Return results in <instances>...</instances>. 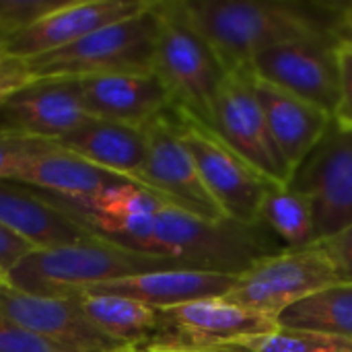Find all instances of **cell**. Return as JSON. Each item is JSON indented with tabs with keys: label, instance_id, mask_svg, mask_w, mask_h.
Here are the masks:
<instances>
[{
	"label": "cell",
	"instance_id": "obj_7",
	"mask_svg": "<svg viewBox=\"0 0 352 352\" xmlns=\"http://www.w3.org/2000/svg\"><path fill=\"white\" fill-rule=\"evenodd\" d=\"M175 113L182 138L198 165L208 194L219 204L225 219L248 227L260 225V204L270 188L278 184L239 157L208 126L196 122L177 107Z\"/></svg>",
	"mask_w": 352,
	"mask_h": 352
},
{
	"label": "cell",
	"instance_id": "obj_29",
	"mask_svg": "<svg viewBox=\"0 0 352 352\" xmlns=\"http://www.w3.org/2000/svg\"><path fill=\"white\" fill-rule=\"evenodd\" d=\"M113 352H248L239 346H210V344H196L177 338L153 336L144 342L124 344Z\"/></svg>",
	"mask_w": 352,
	"mask_h": 352
},
{
	"label": "cell",
	"instance_id": "obj_2",
	"mask_svg": "<svg viewBox=\"0 0 352 352\" xmlns=\"http://www.w3.org/2000/svg\"><path fill=\"white\" fill-rule=\"evenodd\" d=\"M198 29L217 50L229 72L287 41L334 33V2L289 0H186Z\"/></svg>",
	"mask_w": 352,
	"mask_h": 352
},
{
	"label": "cell",
	"instance_id": "obj_26",
	"mask_svg": "<svg viewBox=\"0 0 352 352\" xmlns=\"http://www.w3.org/2000/svg\"><path fill=\"white\" fill-rule=\"evenodd\" d=\"M64 0H0V31L12 35L33 25Z\"/></svg>",
	"mask_w": 352,
	"mask_h": 352
},
{
	"label": "cell",
	"instance_id": "obj_32",
	"mask_svg": "<svg viewBox=\"0 0 352 352\" xmlns=\"http://www.w3.org/2000/svg\"><path fill=\"white\" fill-rule=\"evenodd\" d=\"M31 80H33V76H31L29 66H27L25 60L4 56L0 60V103L8 95H12L14 91H19L21 87H25Z\"/></svg>",
	"mask_w": 352,
	"mask_h": 352
},
{
	"label": "cell",
	"instance_id": "obj_19",
	"mask_svg": "<svg viewBox=\"0 0 352 352\" xmlns=\"http://www.w3.org/2000/svg\"><path fill=\"white\" fill-rule=\"evenodd\" d=\"M254 89L264 107L274 142L291 171V179L307 155L320 144L334 122V116L322 107L307 103L262 78L254 72Z\"/></svg>",
	"mask_w": 352,
	"mask_h": 352
},
{
	"label": "cell",
	"instance_id": "obj_21",
	"mask_svg": "<svg viewBox=\"0 0 352 352\" xmlns=\"http://www.w3.org/2000/svg\"><path fill=\"white\" fill-rule=\"evenodd\" d=\"M80 159L136 182L146 159V126L89 118L56 142Z\"/></svg>",
	"mask_w": 352,
	"mask_h": 352
},
{
	"label": "cell",
	"instance_id": "obj_9",
	"mask_svg": "<svg viewBox=\"0 0 352 352\" xmlns=\"http://www.w3.org/2000/svg\"><path fill=\"white\" fill-rule=\"evenodd\" d=\"M250 70L307 101L324 111L332 113L340 101V64H338V39L334 33H318L274 45L258 54Z\"/></svg>",
	"mask_w": 352,
	"mask_h": 352
},
{
	"label": "cell",
	"instance_id": "obj_5",
	"mask_svg": "<svg viewBox=\"0 0 352 352\" xmlns=\"http://www.w3.org/2000/svg\"><path fill=\"white\" fill-rule=\"evenodd\" d=\"M161 16L157 2L87 37L25 60L33 78H85L111 72L153 70Z\"/></svg>",
	"mask_w": 352,
	"mask_h": 352
},
{
	"label": "cell",
	"instance_id": "obj_15",
	"mask_svg": "<svg viewBox=\"0 0 352 352\" xmlns=\"http://www.w3.org/2000/svg\"><path fill=\"white\" fill-rule=\"evenodd\" d=\"M276 328L278 320L219 297L159 309V332L155 336L210 346H231L243 338L270 334Z\"/></svg>",
	"mask_w": 352,
	"mask_h": 352
},
{
	"label": "cell",
	"instance_id": "obj_28",
	"mask_svg": "<svg viewBox=\"0 0 352 352\" xmlns=\"http://www.w3.org/2000/svg\"><path fill=\"white\" fill-rule=\"evenodd\" d=\"M0 352H70L0 316Z\"/></svg>",
	"mask_w": 352,
	"mask_h": 352
},
{
	"label": "cell",
	"instance_id": "obj_22",
	"mask_svg": "<svg viewBox=\"0 0 352 352\" xmlns=\"http://www.w3.org/2000/svg\"><path fill=\"white\" fill-rule=\"evenodd\" d=\"M82 316L118 344H136L159 332V309L128 297L82 291L70 295Z\"/></svg>",
	"mask_w": 352,
	"mask_h": 352
},
{
	"label": "cell",
	"instance_id": "obj_23",
	"mask_svg": "<svg viewBox=\"0 0 352 352\" xmlns=\"http://www.w3.org/2000/svg\"><path fill=\"white\" fill-rule=\"evenodd\" d=\"M280 328L309 330L352 342V285H332L289 307L278 318Z\"/></svg>",
	"mask_w": 352,
	"mask_h": 352
},
{
	"label": "cell",
	"instance_id": "obj_13",
	"mask_svg": "<svg viewBox=\"0 0 352 352\" xmlns=\"http://www.w3.org/2000/svg\"><path fill=\"white\" fill-rule=\"evenodd\" d=\"M153 0H64L33 25L6 37L4 56L31 60L66 47L89 33L146 10Z\"/></svg>",
	"mask_w": 352,
	"mask_h": 352
},
{
	"label": "cell",
	"instance_id": "obj_17",
	"mask_svg": "<svg viewBox=\"0 0 352 352\" xmlns=\"http://www.w3.org/2000/svg\"><path fill=\"white\" fill-rule=\"evenodd\" d=\"M0 225L33 250H54L95 237L41 192L19 182H0Z\"/></svg>",
	"mask_w": 352,
	"mask_h": 352
},
{
	"label": "cell",
	"instance_id": "obj_16",
	"mask_svg": "<svg viewBox=\"0 0 352 352\" xmlns=\"http://www.w3.org/2000/svg\"><path fill=\"white\" fill-rule=\"evenodd\" d=\"M80 101L91 118L146 126L173 107L161 78L148 72H111L76 78Z\"/></svg>",
	"mask_w": 352,
	"mask_h": 352
},
{
	"label": "cell",
	"instance_id": "obj_14",
	"mask_svg": "<svg viewBox=\"0 0 352 352\" xmlns=\"http://www.w3.org/2000/svg\"><path fill=\"white\" fill-rule=\"evenodd\" d=\"M0 316L70 352H113L124 346L99 332L72 297H39L0 287Z\"/></svg>",
	"mask_w": 352,
	"mask_h": 352
},
{
	"label": "cell",
	"instance_id": "obj_8",
	"mask_svg": "<svg viewBox=\"0 0 352 352\" xmlns=\"http://www.w3.org/2000/svg\"><path fill=\"white\" fill-rule=\"evenodd\" d=\"M208 128L274 184H291V171L270 132L250 66L229 72L217 93Z\"/></svg>",
	"mask_w": 352,
	"mask_h": 352
},
{
	"label": "cell",
	"instance_id": "obj_10",
	"mask_svg": "<svg viewBox=\"0 0 352 352\" xmlns=\"http://www.w3.org/2000/svg\"><path fill=\"white\" fill-rule=\"evenodd\" d=\"M146 159L136 184L161 194L171 204L212 223L225 219L219 204L208 194L198 165L182 138L175 107L146 124Z\"/></svg>",
	"mask_w": 352,
	"mask_h": 352
},
{
	"label": "cell",
	"instance_id": "obj_20",
	"mask_svg": "<svg viewBox=\"0 0 352 352\" xmlns=\"http://www.w3.org/2000/svg\"><path fill=\"white\" fill-rule=\"evenodd\" d=\"M237 276L239 274L171 268V270H157V272H146V274L105 283L89 291L128 297L155 309H169L192 301L227 297V293L235 287Z\"/></svg>",
	"mask_w": 352,
	"mask_h": 352
},
{
	"label": "cell",
	"instance_id": "obj_30",
	"mask_svg": "<svg viewBox=\"0 0 352 352\" xmlns=\"http://www.w3.org/2000/svg\"><path fill=\"white\" fill-rule=\"evenodd\" d=\"M320 245L326 252L338 283L352 285V225L336 233L334 237L320 241Z\"/></svg>",
	"mask_w": 352,
	"mask_h": 352
},
{
	"label": "cell",
	"instance_id": "obj_33",
	"mask_svg": "<svg viewBox=\"0 0 352 352\" xmlns=\"http://www.w3.org/2000/svg\"><path fill=\"white\" fill-rule=\"evenodd\" d=\"M31 252L33 248L27 241H23L21 237H16L14 233H10L0 225V274L2 276Z\"/></svg>",
	"mask_w": 352,
	"mask_h": 352
},
{
	"label": "cell",
	"instance_id": "obj_27",
	"mask_svg": "<svg viewBox=\"0 0 352 352\" xmlns=\"http://www.w3.org/2000/svg\"><path fill=\"white\" fill-rule=\"evenodd\" d=\"M52 142L0 132V182H14L23 163Z\"/></svg>",
	"mask_w": 352,
	"mask_h": 352
},
{
	"label": "cell",
	"instance_id": "obj_11",
	"mask_svg": "<svg viewBox=\"0 0 352 352\" xmlns=\"http://www.w3.org/2000/svg\"><path fill=\"white\" fill-rule=\"evenodd\" d=\"M311 202L316 241L352 225V128L336 120L295 171L291 184Z\"/></svg>",
	"mask_w": 352,
	"mask_h": 352
},
{
	"label": "cell",
	"instance_id": "obj_35",
	"mask_svg": "<svg viewBox=\"0 0 352 352\" xmlns=\"http://www.w3.org/2000/svg\"><path fill=\"white\" fill-rule=\"evenodd\" d=\"M6 37H8V35H6L4 31H0V60L4 58V45H6Z\"/></svg>",
	"mask_w": 352,
	"mask_h": 352
},
{
	"label": "cell",
	"instance_id": "obj_25",
	"mask_svg": "<svg viewBox=\"0 0 352 352\" xmlns=\"http://www.w3.org/2000/svg\"><path fill=\"white\" fill-rule=\"evenodd\" d=\"M231 346H239L248 352H352V342L349 340L280 326L270 334L243 338Z\"/></svg>",
	"mask_w": 352,
	"mask_h": 352
},
{
	"label": "cell",
	"instance_id": "obj_34",
	"mask_svg": "<svg viewBox=\"0 0 352 352\" xmlns=\"http://www.w3.org/2000/svg\"><path fill=\"white\" fill-rule=\"evenodd\" d=\"M336 23L334 35L338 41L352 43V2H334Z\"/></svg>",
	"mask_w": 352,
	"mask_h": 352
},
{
	"label": "cell",
	"instance_id": "obj_18",
	"mask_svg": "<svg viewBox=\"0 0 352 352\" xmlns=\"http://www.w3.org/2000/svg\"><path fill=\"white\" fill-rule=\"evenodd\" d=\"M14 182L35 188L68 204H85L105 190L128 184L132 179L101 169L52 142L23 163Z\"/></svg>",
	"mask_w": 352,
	"mask_h": 352
},
{
	"label": "cell",
	"instance_id": "obj_24",
	"mask_svg": "<svg viewBox=\"0 0 352 352\" xmlns=\"http://www.w3.org/2000/svg\"><path fill=\"white\" fill-rule=\"evenodd\" d=\"M258 221L278 237L287 250H301L318 243L311 202L293 186L270 188L260 204Z\"/></svg>",
	"mask_w": 352,
	"mask_h": 352
},
{
	"label": "cell",
	"instance_id": "obj_12",
	"mask_svg": "<svg viewBox=\"0 0 352 352\" xmlns=\"http://www.w3.org/2000/svg\"><path fill=\"white\" fill-rule=\"evenodd\" d=\"M91 116L76 78H33L0 103V132L58 142Z\"/></svg>",
	"mask_w": 352,
	"mask_h": 352
},
{
	"label": "cell",
	"instance_id": "obj_36",
	"mask_svg": "<svg viewBox=\"0 0 352 352\" xmlns=\"http://www.w3.org/2000/svg\"><path fill=\"white\" fill-rule=\"evenodd\" d=\"M4 285H6V283H4V276L0 274V287H4Z\"/></svg>",
	"mask_w": 352,
	"mask_h": 352
},
{
	"label": "cell",
	"instance_id": "obj_6",
	"mask_svg": "<svg viewBox=\"0 0 352 352\" xmlns=\"http://www.w3.org/2000/svg\"><path fill=\"white\" fill-rule=\"evenodd\" d=\"M332 285H338V278L320 243L301 250L283 248L241 272L225 299L278 320L295 303Z\"/></svg>",
	"mask_w": 352,
	"mask_h": 352
},
{
	"label": "cell",
	"instance_id": "obj_3",
	"mask_svg": "<svg viewBox=\"0 0 352 352\" xmlns=\"http://www.w3.org/2000/svg\"><path fill=\"white\" fill-rule=\"evenodd\" d=\"M171 268L182 266L101 237H91L64 248L33 250L4 274V283L8 289L29 295L70 297L105 283Z\"/></svg>",
	"mask_w": 352,
	"mask_h": 352
},
{
	"label": "cell",
	"instance_id": "obj_31",
	"mask_svg": "<svg viewBox=\"0 0 352 352\" xmlns=\"http://www.w3.org/2000/svg\"><path fill=\"white\" fill-rule=\"evenodd\" d=\"M340 64V101L334 111V120L352 128V43L338 41Z\"/></svg>",
	"mask_w": 352,
	"mask_h": 352
},
{
	"label": "cell",
	"instance_id": "obj_4",
	"mask_svg": "<svg viewBox=\"0 0 352 352\" xmlns=\"http://www.w3.org/2000/svg\"><path fill=\"white\" fill-rule=\"evenodd\" d=\"M161 27L153 72L171 95L173 107L210 126L212 105L229 68L188 12L186 0L157 2Z\"/></svg>",
	"mask_w": 352,
	"mask_h": 352
},
{
	"label": "cell",
	"instance_id": "obj_1",
	"mask_svg": "<svg viewBox=\"0 0 352 352\" xmlns=\"http://www.w3.org/2000/svg\"><path fill=\"white\" fill-rule=\"evenodd\" d=\"M43 196L95 237L190 270L241 274L260 258L278 252L264 225L200 219L136 182L109 188L85 204Z\"/></svg>",
	"mask_w": 352,
	"mask_h": 352
}]
</instances>
